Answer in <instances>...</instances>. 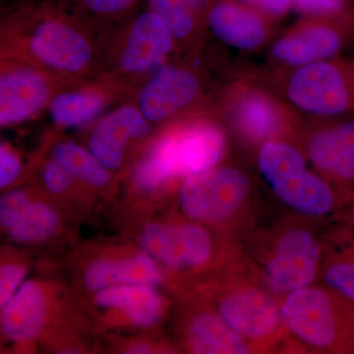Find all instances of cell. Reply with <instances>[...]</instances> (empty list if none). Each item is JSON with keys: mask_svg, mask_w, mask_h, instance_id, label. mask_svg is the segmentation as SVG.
<instances>
[{"mask_svg": "<svg viewBox=\"0 0 354 354\" xmlns=\"http://www.w3.org/2000/svg\"><path fill=\"white\" fill-rule=\"evenodd\" d=\"M239 2L252 7L261 12L272 16H281L290 10L291 0H239Z\"/></svg>", "mask_w": 354, "mask_h": 354, "instance_id": "cell-33", "label": "cell"}, {"mask_svg": "<svg viewBox=\"0 0 354 354\" xmlns=\"http://www.w3.org/2000/svg\"><path fill=\"white\" fill-rule=\"evenodd\" d=\"M101 306L124 311L133 324L150 327L162 317V301L149 285H120L102 288L95 295Z\"/></svg>", "mask_w": 354, "mask_h": 354, "instance_id": "cell-19", "label": "cell"}, {"mask_svg": "<svg viewBox=\"0 0 354 354\" xmlns=\"http://www.w3.org/2000/svg\"><path fill=\"white\" fill-rule=\"evenodd\" d=\"M162 281L157 266L150 258L139 255L118 261H99L86 272L90 290H102L120 285H153Z\"/></svg>", "mask_w": 354, "mask_h": 354, "instance_id": "cell-20", "label": "cell"}, {"mask_svg": "<svg viewBox=\"0 0 354 354\" xmlns=\"http://www.w3.org/2000/svg\"><path fill=\"white\" fill-rule=\"evenodd\" d=\"M321 255L320 241L311 230L288 228L279 235L271 257L266 261L265 285L279 295L311 286L318 274Z\"/></svg>", "mask_w": 354, "mask_h": 354, "instance_id": "cell-5", "label": "cell"}, {"mask_svg": "<svg viewBox=\"0 0 354 354\" xmlns=\"http://www.w3.org/2000/svg\"><path fill=\"white\" fill-rule=\"evenodd\" d=\"M225 145L220 130L209 124L194 125L167 135L137 167L135 184L150 190L171 177L208 171L223 157Z\"/></svg>", "mask_w": 354, "mask_h": 354, "instance_id": "cell-1", "label": "cell"}, {"mask_svg": "<svg viewBox=\"0 0 354 354\" xmlns=\"http://www.w3.org/2000/svg\"><path fill=\"white\" fill-rule=\"evenodd\" d=\"M145 116L140 109L123 106L115 109L99 123L88 141L91 153L104 167L116 169L123 160L128 140L149 132Z\"/></svg>", "mask_w": 354, "mask_h": 354, "instance_id": "cell-12", "label": "cell"}, {"mask_svg": "<svg viewBox=\"0 0 354 354\" xmlns=\"http://www.w3.org/2000/svg\"><path fill=\"white\" fill-rule=\"evenodd\" d=\"M199 85L192 73L179 68H164L139 95V109L147 120H165L196 97Z\"/></svg>", "mask_w": 354, "mask_h": 354, "instance_id": "cell-11", "label": "cell"}, {"mask_svg": "<svg viewBox=\"0 0 354 354\" xmlns=\"http://www.w3.org/2000/svg\"><path fill=\"white\" fill-rule=\"evenodd\" d=\"M44 179L48 189L53 193H62L69 187L72 176L57 162H50L44 171Z\"/></svg>", "mask_w": 354, "mask_h": 354, "instance_id": "cell-30", "label": "cell"}, {"mask_svg": "<svg viewBox=\"0 0 354 354\" xmlns=\"http://www.w3.org/2000/svg\"><path fill=\"white\" fill-rule=\"evenodd\" d=\"M172 36L167 26L152 11L141 14L132 24L121 66L128 72H140L162 62L171 50Z\"/></svg>", "mask_w": 354, "mask_h": 354, "instance_id": "cell-13", "label": "cell"}, {"mask_svg": "<svg viewBox=\"0 0 354 354\" xmlns=\"http://www.w3.org/2000/svg\"><path fill=\"white\" fill-rule=\"evenodd\" d=\"M55 160L72 176L81 180L102 186L108 183L109 174L104 165L95 157L73 142H64L55 147Z\"/></svg>", "mask_w": 354, "mask_h": 354, "instance_id": "cell-23", "label": "cell"}, {"mask_svg": "<svg viewBox=\"0 0 354 354\" xmlns=\"http://www.w3.org/2000/svg\"><path fill=\"white\" fill-rule=\"evenodd\" d=\"M25 269L20 265H6L0 271V304L6 306L13 297L16 288L25 276Z\"/></svg>", "mask_w": 354, "mask_h": 354, "instance_id": "cell-29", "label": "cell"}, {"mask_svg": "<svg viewBox=\"0 0 354 354\" xmlns=\"http://www.w3.org/2000/svg\"><path fill=\"white\" fill-rule=\"evenodd\" d=\"M353 74H354V62H353Z\"/></svg>", "mask_w": 354, "mask_h": 354, "instance_id": "cell-36", "label": "cell"}, {"mask_svg": "<svg viewBox=\"0 0 354 354\" xmlns=\"http://www.w3.org/2000/svg\"><path fill=\"white\" fill-rule=\"evenodd\" d=\"M46 317V300L36 283H26L4 306L1 325L13 341H25L38 334Z\"/></svg>", "mask_w": 354, "mask_h": 354, "instance_id": "cell-17", "label": "cell"}, {"mask_svg": "<svg viewBox=\"0 0 354 354\" xmlns=\"http://www.w3.org/2000/svg\"><path fill=\"white\" fill-rule=\"evenodd\" d=\"M137 0H81L88 10L97 14L121 13L131 8Z\"/></svg>", "mask_w": 354, "mask_h": 354, "instance_id": "cell-32", "label": "cell"}, {"mask_svg": "<svg viewBox=\"0 0 354 354\" xmlns=\"http://www.w3.org/2000/svg\"><path fill=\"white\" fill-rule=\"evenodd\" d=\"M50 95L44 77L31 69H14L0 79V124H16L39 113Z\"/></svg>", "mask_w": 354, "mask_h": 354, "instance_id": "cell-10", "label": "cell"}, {"mask_svg": "<svg viewBox=\"0 0 354 354\" xmlns=\"http://www.w3.org/2000/svg\"><path fill=\"white\" fill-rule=\"evenodd\" d=\"M249 193L250 183L245 174L218 167L188 177L179 190V202L190 218L216 223L241 212Z\"/></svg>", "mask_w": 354, "mask_h": 354, "instance_id": "cell-4", "label": "cell"}, {"mask_svg": "<svg viewBox=\"0 0 354 354\" xmlns=\"http://www.w3.org/2000/svg\"><path fill=\"white\" fill-rule=\"evenodd\" d=\"M191 351L202 354L251 353L253 346L228 327L220 315L202 313L192 319L187 330Z\"/></svg>", "mask_w": 354, "mask_h": 354, "instance_id": "cell-18", "label": "cell"}, {"mask_svg": "<svg viewBox=\"0 0 354 354\" xmlns=\"http://www.w3.org/2000/svg\"><path fill=\"white\" fill-rule=\"evenodd\" d=\"M235 120L241 132L255 141L272 138L281 129V114L272 100L249 93L237 102Z\"/></svg>", "mask_w": 354, "mask_h": 354, "instance_id": "cell-21", "label": "cell"}, {"mask_svg": "<svg viewBox=\"0 0 354 354\" xmlns=\"http://www.w3.org/2000/svg\"><path fill=\"white\" fill-rule=\"evenodd\" d=\"M142 243L156 259L176 269H192L206 264L213 251L208 232L194 225H149Z\"/></svg>", "mask_w": 354, "mask_h": 354, "instance_id": "cell-8", "label": "cell"}, {"mask_svg": "<svg viewBox=\"0 0 354 354\" xmlns=\"http://www.w3.org/2000/svg\"><path fill=\"white\" fill-rule=\"evenodd\" d=\"M308 155L324 174L339 180H354V118L316 133L310 140Z\"/></svg>", "mask_w": 354, "mask_h": 354, "instance_id": "cell-14", "label": "cell"}, {"mask_svg": "<svg viewBox=\"0 0 354 354\" xmlns=\"http://www.w3.org/2000/svg\"><path fill=\"white\" fill-rule=\"evenodd\" d=\"M218 310L228 327L251 344L272 339L283 327L279 304L264 288L250 283H241L225 293Z\"/></svg>", "mask_w": 354, "mask_h": 354, "instance_id": "cell-7", "label": "cell"}, {"mask_svg": "<svg viewBox=\"0 0 354 354\" xmlns=\"http://www.w3.org/2000/svg\"><path fill=\"white\" fill-rule=\"evenodd\" d=\"M148 6L164 21L174 38H184L194 29L196 13L183 0H148Z\"/></svg>", "mask_w": 354, "mask_h": 354, "instance_id": "cell-25", "label": "cell"}, {"mask_svg": "<svg viewBox=\"0 0 354 354\" xmlns=\"http://www.w3.org/2000/svg\"><path fill=\"white\" fill-rule=\"evenodd\" d=\"M324 281L330 290L354 302V253L351 260H335L324 271Z\"/></svg>", "mask_w": 354, "mask_h": 354, "instance_id": "cell-27", "label": "cell"}, {"mask_svg": "<svg viewBox=\"0 0 354 354\" xmlns=\"http://www.w3.org/2000/svg\"><path fill=\"white\" fill-rule=\"evenodd\" d=\"M344 39L339 30L328 25H312L279 39L272 55L291 65L323 62L341 50Z\"/></svg>", "mask_w": 354, "mask_h": 354, "instance_id": "cell-15", "label": "cell"}, {"mask_svg": "<svg viewBox=\"0 0 354 354\" xmlns=\"http://www.w3.org/2000/svg\"><path fill=\"white\" fill-rule=\"evenodd\" d=\"M283 327L298 342L317 351L335 349L341 342L344 319L329 291L308 286L288 293L279 304Z\"/></svg>", "mask_w": 354, "mask_h": 354, "instance_id": "cell-3", "label": "cell"}, {"mask_svg": "<svg viewBox=\"0 0 354 354\" xmlns=\"http://www.w3.org/2000/svg\"><path fill=\"white\" fill-rule=\"evenodd\" d=\"M29 204L27 195L22 191H13L6 194L0 204L1 225L6 228L10 227Z\"/></svg>", "mask_w": 354, "mask_h": 354, "instance_id": "cell-28", "label": "cell"}, {"mask_svg": "<svg viewBox=\"0 0 354 354\" xmlns=\"http://www.w3.org/2000/svg\"><path fill=\"white\" fill-rule=\"evenodd\" d=\"M288 97L298 108L322 115L354 109V74L326 62L304 65L291 76Z\"/></svg>", "mask_w": 354, "mask_h": 354, "instance_id": "cell-6", "label": "cell"}, {"mask_svg": "<svg viewBox=\"0 0 354 354\" xmlns=\"http://www.w3.org/2000/svg\"><path fill=\"white\" fill-rule=\"evenodd\" d=\"M259 169L279 200L302 215L325 216L335 208L329 184L307 169L301 153L281 141H269L259 153Z\"/></svg>", "mask_w": 354, "mask_h": 354, "instance_id": "cell-2", "label": "cell"}, {"mask_svg": "<svg viewBox=\"0 0 354 354\" xmlns=\"http://www.w3.org/2000/svg\"><path fill=\"white\" fill-rule=\"evenodd\" d=\"M291 2L298 11L308 15L335 18L346 24L354 21L351 0H291Z\"/></svg>", "mask_w": 354, "mask_h": 354, "instance_id": "cell-26", "label": "cell"}, {"mask_svg": "<svg viewBox=\"0 0 354 354\" xmlns=\"http://www.w3.org/2000/svg\"><path fill=\"white\" fill-rule=\"evenodd\" d=\"M104 106V101L97 95L62 93L51 102L50 114L60 127H77L97 118Z\"/></svg>", "mask_w": 354, "mask_h": 354, "instance_id": "cell-22", "label": "cell"}, {"mask_svg": "<svg viewBox=\"0 0 354 354\" xmlns=\"http://www.w3.org/2000/svg\"><path fill=\"white\" fill-rule=\"evenodd\" d=\"M30 46L41 62L62 71H81L92 55L88 41L58 17L41 21L32 32Z\"/></svg>", "mask_w": 354, "mask_h": 354, "instance_id": "cell-9", "label": "cell"}, {"mask_svg": "<svg viewBox=\"0 0 354 354\" xmlns=\"http://www.w3.org/2000/svg\"><path fill=\"white\" fill-rule=\"evenodd\" d=\"M208 19L218 39L239 50H252L265 39V26L259 16L236 2L215 1Z\"/></svg>", "mask_w": 354, "mask_h": 354, "instance_id": "cell-16", "label": "cell"}, {"mask_svg": "<svg viewBox=\"0 0 354 354\" xmlns=\"http://www.w3.org/2000/svg\"><path fill=\"white\" fill-rule=\"evenodd\" d=\"M21 164L18 158L6 145L0 148V186L6 187L19 176Z\"/></svg>", "mask_w": 354, "mask_h": 354, "instance_id": "cell-31", "label": "cell"}, {"mask_svg": "<svg viewBox=\"0 0 354 354\" xmlns=\"http://www.w3.org/2000/svg\"><path fill=\"white\" fill-rule=\"evenodd\" d=\"M58 225L57 214L50 207L30 203L7 230L15 241L32 242L48 239L57 232Z\"/></svg>", "mask_w": 354, "mask_h": 354, "instance_id": "cell-24", "label": "cell"}, {"mask_svg": "<svg viewBox=\"0 0 354 354\" xmlns=\"http://www.w3.org/2000/svg\"><path fill=\"white\" fill-rule=\"evenodd\" d=\"M183 1L196 14L206 10L209 7L211 8V6L215 3V0H183Z\"/></svg>", "mask_w": 354, "mask_h": 354, "instance_id": "cell-34", "label": "cell"}, {"mask_svg": "<svg viewBox=\"0 0 354 354\" xmlns=\"http://www.w3.org/2000/svg\"><path fill=\"white\" fill-rule=\"evenodd\" d=\"M149 351H150V349H149L146 344H138L133 346L132 348L128 351V353H150Z\"/></svg>", "mask_w": 354, "mask_h": 354, "instance_id": "cell-35", "label": "cell"}, {"mask_svg": "<svg viewBox=\"0 0 354 354\" xmlns=\"http://www.w3.org/2000/svg\"><path fill=\"white\" fill-rule=\"evenodd\" d=\"M353 221H354V213H353Z\"/></svg>", "mask_w": 354, "mask_h": 354, "instance_id": "cell-37", "label": "cell"}]
</instances>
